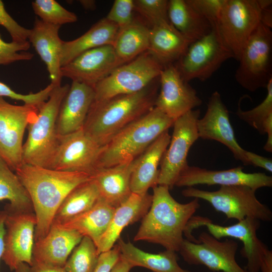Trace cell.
Wrapping results in <instances>:
<instances>
[{"label": "cell", "instance_id": "ee69618b", "mask_svg": "<svg viewBox=\"0 0 272 272\" xmlns=\"http://www.w3.org/2000/svg\"><path fill=\"white\" fill-rule=\"evenodd\" d=\"M120 255V250L117 244H115L110 250L101 253L94 272H110L119 259Z\"/></svg>", "mask_w": 272, "mask_h": 272}, {"label": "cell", "instance_id": "3957f363", "mask_svg": "<svg viewBox=\"0 0 272 272\" xmlns=\"http://www.w3.org/2000/svg\"><path fill=\"white\" fill-rule=\"evenodd\" d=\"M159 78L142 90L93 102L83 129L101 146L155 106Z\"/></svg>", "mask_w": 272, "mask_h": 272}, {"label": "cell", "instance_id": "484cf974", "mask_svg": "<svg viewBox=\"0 0 272 272\" xmlns=\"http://www.w3.org/2000/svg\"><path fill=\"white\" fill-rule=\"evenodd\" d=\"M170 139L168 130L164 132L137 158L130 179L131 192L145 194L158 185V167Z\"/></svg>", "mask_w": 272, "mask_h": 272}, {"label": "cell", "instance_id": "603a6c76", "mask_svg": "<svg viewBox=\"0 0 272 272\" xmlns=\"http://www.w3.org/2000/svg\"><path fill=\"white\" fill-rule=\"evenodd\" d=\"M60 27L36 18L28 40L45 63L50 83L54 86L61 85L62 78L60 57L63 41L59 36Z\"/></svg>", "mask_w": 272, "mask_h": 272}, {"label": "cell", "instance_id": "ac0fdd59", "mask_svg": "<svg viewBox=\"0 0 272 272\" xmlns=\"http://www.w3.org/2000/svg\"><path fill=\"white\" fill-rule=\"evenodd\" d=\"M196 127L199 138L222 144L232 152L236 160L245 165H249L245 154L246 150L236 140L229 111L218 91H215L210 97L206 112L197 120Z\"/></svg>", "mask_w": 272, "mask_h": 272}, {"label": "cell", "instance_id": "1f68e13d", "mask_svg": "<svg viewBox=\"0 0 272 272\" xmlns=\"http://www.w3.org/2000/svg\"><path fill=\"white\" fill-rule=\"evenodd\" d=\"M150 31V27L135 18L119 28L112 46L121 65L148 50Z\"/></svg>", "mask_w": 272, "mask_h": 272}, {"label": "cell", "instance_id": "8d00e7d4", "mask_svg": "<svg viewBox=\"0 0 272 272\" xmlns=\"http://www.w3.org/2000/svg\"><path fill=\"white\" fill-rule=\"evenodd\" d=\"M35 14L43 22L60 26L73 23L78 20L77 15L65 9L55 0H36L32 3Z\"/></svg>", "mask_w": 272, "mask_h": 272}, {"label": "cell", "instance_id": "816d5d0a", "mask_svg": "<svg viewBox=\"0 0 272 272\" xmlns=\"http://www.w3.org/2000/svg\"><path fill=\"white\" fill-rule=\"evenodd\" d=\"M14 272H30V265L26 263H21L14 270Z\"/></svg>", "mask_w": 272, "mask_h": 272}, {"label": "cell", "instance_id": "7402d4cb", "mask_svg": "<svg viewBox=\"0 0 272 272\" xmlns=\"http://www.w3.org/2000/svg\"><path fill=\"white\" fill-rule=\"evenodd\" d=\"M83 236L52 223L47 234L35 241L32 252V261L48 265L63 267Z\"/></svg>", "mask_w": 272, "mask_h": 272}, {"label": "cell", "instance_id": "4dcf8cb0", "mask_svg": "<svg viewBox=\"0 0 272 272\" xmlns=\"http://www.w3.org/2000/svg\"><path fill=\"white\" fill-rule=\"evenodd\" d=\"M168 17L171 24L191 42L208 34L213 26L186 0L168 1Z\"/></svg>", "mask_w": 272, "mask_h": 272}, {"label": "cell", "instance_id": "4fadbf2b", "mask_svg": "<svg viewBox=\"0 0 272 272\" xmlns=\"http://www.w3.org/2000/svg\"><path fill=\"white\" fill-rule=\"evenodd\" d=\"M38 108L10 104L0 97V158L13 171L23 164V139Z\"/></svg>", "mask_w": 272, "mask_h": 272}, {"label": "cell", "instance_id": "d6a6232c", "mask_svg": "<svg viewBox=\"0 0 272 272\" xmlns=\"http://www.w3.org/2000/svg\"><path fill=\"white\" fill-rule=\"evenodd\" d=\"M99 198L97 188L90 178L69 193L57 209L52 223L61 224L86 212Z\"/></svg>", "mask_w": 272, "mask_h": 272}, {"label": "cell", "instance_id": "83f0119b", "mask_svg": "<svg viewBox=\"0 0 272 272\" xmlns=\"http://www.w3.org/2000/svg\"><path fill=\"white\" fill-rule=\"evenodd\" d=\"M119 28L104 18L86 33L71 41L63 42L60 57L61 67L82 53L105 45H113Z\"/></svg>", "mask_w": 272, "mask_h": 272}, {"label": "cell", "instance_id": "bcb514c9", "mask_svg": "<svg viewBox=\"0 0 272 272\" xmlns=\"http://www.w3.org/2000/svg\"><path fill=\"white\" fill-rule=\"evenodd\" d=\"M30 272H66L63 267L46 265L32 261Z\"/></svg>", "mask_w": 272, "mask_h": 272}, {"label": "cell", "instance_id": "74e56055", "mask_svg": "<svg viewBox=\"0 0 272 272\" xmlns=\"http://www.w3.org/2000/svg\"><path fill=\"white\" fill-rule=\"evenodd\" d=\"M134 11L139 13L150 26L163 21H169L167 0H134Z\"/></svg>", "mask_w": 272, "mask_h": 272}, {"label": "cell", "instance_id": "5bb4252c", "mask_svg": "<svg viewBox=\"0 0 272 272\" xmlns=\"http://www.w3.org/2000/svg\"><path fill=\"white\" fill-rule=\"evenodd\" d=\"M197 241L183 240L179 252L187 263L202 265L217 271L248 272L236 260V241L230 239L221 241L206 232L200 234Z\"/></svg>", "mask_w": 272, "mask_h": 272}, {"label": "cell", "instance_id": "f907efd6", "mask_svg": "<svg viewBox=\"0 0 272 272\" xmlns=\"http://www.w3.org/2000/svg\"><path fill=\"white\" fill-rule=\"evenodd\" d=\"M82 7L86 10H93L96 8V2L93 0L79 1Z\"/></svg>", "mask_w": 272, "mask_h": 272}, {"label": "cell", "instance_id": "f1b7e54d", "mask_svg": "<svg viewBox=\"0 0 272 272\" xmlns=\"http://www.w3.org/2000/svg\"><path fill=\"white\" fill-rule=\"evenodd\" d=\"M120 256L133 267L147 268L152 272H192L182 268L178 263L176 252L165 250L157 253L144 251L130 241L117 240Z\"/></svg>", "mask_w": 272, "mask_h": 272}, {"label": "cell", "instance_id": "c3c4849f", "mask_svg": "<svg viewBox=\"0 0 272 272\" xmlns=\"http://www.w3.org/2000/svg\"><path fill=\"white\" fill-rule=\"evenodd\" d=\"M132 267L129 263L121 257L115 264L110 272H129Z\"/></svg>", "mask_w": 272, "mask_h": 272}, {"label": "cell", "instance_id": "44dd1931", "mask_svg": "<svg viewBox=\"0 0 272 272\" xmlns=\"http://www.w3.org/2000/svg\"><path fill=\"white\" fill-rule=\"evenodd\" d=\"M94 96L93 87L72 81L58 112L56 129L58 135L83 129Z\"/></svg>", "mask_w": 272, "mask_h": 272}, {"label": "cell", "instance_id": "f6af8a7d", "mask_svg": "<svg viewBox=\"0 0 272 272\" xmlns=\"http://www.w3.org/2000/svg\"><path fill=\"white\" fill-rule=\"evenodd\" d=\"M245 154L249 165L261 168L269 172H271L272 160L271 158L264 157L246 150Z\"/></svg>", "mask_w": 272, "mask_h": 272}, {"label": "cell", "instance_id": "7a4b0ae2", "mask_svg": "<svg viewBox=\"0 0 272 272\" xmlns=\"http://www.w3.org/2000/svg\"><path fill=\"white\" fill-rule=\"evenodd\" d=\"M153 189L151 206L133 241L157 244L165 250L179 252L186 225L200 208L199 199L181 203L172 197L167 186L158 185Z\"/></svg>", "mask_w": 272, "mask_h": 272}, {"label": "cell", "instance_id": "7dc6e473", "mask_svg": "<svg viewBox=\"0 0 272 272\" xmlns=\"http://www.w3.org/2000/svg\"><path fill=\"white\" fill-rule=\"evenodd\" d=\"M6 213L5 210L0 211V260L4 250V238L5 235V220Z\"/></svg>", "mask_w": 272, "mask_h": 272}, {"label": "cell", "instance_id": "d4e9b609", "mask_svg": "<svg viewBox=\"0 0 272 272\" xmlns=\"http://www.w3.org/2000/svg\"><path fill=\"white\" fill-rule=\"evenodd\" d=\"M137 161V158L111 167L99 168L91 175L101 199L114 208L127 199L132 193L130 179Z\"/></svg>", "mask_w": 272, "mask_h": 272}, {"label": "cell", "instance_id": "681fc988", "mask_svg": "<svg viewBox=\"0 0 272 272\" xmlns=\"http://www.w3.org/2000/svg\"><path fill=\"white\" fill-rule=\"evenodd\" d=\"M260 271L261 272H272V251L270 250L262 259Z\"/></svg>", "mask_w": 272, "mask_h": 272}, {"label": "cell", "instance_id": "d590c367", "mask_svg": "<svg viewBox=\"0 0 272 272\" xmlns=\"http://www.w3.org/2000/svg\"><path fill=\"white\" fill-rule=\"evenodd\" d=\"M99 256L94 242L84 236L72 252L63 267L66 272H94Z\"/></svg>", "mask_w": 272, "mask_h": 272}, {"label": "cell", "instance_id": "d6986e66", "mask_svg": "<svg viewBox=\"0 0 272 272\" xmlns=\"http://www.w3.org/2000/svg\"><path fill=\"white\" fill-rule=\"evenodd\" d=\"M241 166L223 170H211L188 165L180 173L175 186L193 187L196 185H246L256 190L271 187L272 177L264 173H246Z\"/></svg>", "mask_w": 272, "mask_h": 272}, {"label": "cell", "instance_id": "ab89813d", "mask_svg": "<svg viewBox=\"0 0 272 272\" xmlns=\"http://www.w3.org/2000/svg\"><path fill=\"white\" fill-rule=\"evenodd\" d=\"M54 87L53 85L50 84L36 93L22 94L16 92L7 85L0 81V97H7L12 99L21 101L24 104L38 108L48 99Z\"/></svg>", "mask_w": 272, "mask_h": 272}, {"label": "cell", "instance_id": "e0dca14e", "mask_svg": "<svg viewBox=\"0 0 272 272\" xmlns=\"http://www.w3.org/2000/svg\"><path fill=\"white\" fill-rule=\"evenodd\" d=\"M155 106L174 121L202 104L196 90L184 81L174 63L164 66Z\"/></svg>", "mask_w": 272, "mask_h": 272}, {"label": "cell", "instance_id": "836d02e7", "mask_svg": "<svg viewBox=\"0 0 272 272\" xmlns=\"http://www.w3.org/2000/svg\"><path fill=\"white\" fill-rule=\"evenodd\" d=\"M10 203L5 210L16 213H34L32 203L17 175L0 158V201Z\"/></svg>", "mask_w": 272, "mask_h": 272}, {"label": "cell", "instance_id": "30bf717a", "mask_svg": "<svg viewBox=\"0 0 272 272\" xmlns=\"http://www.w3.org/2000/svg\"><path fill=\"white\" fill-rule=\"evenodd\" d=\"M264 10L259 0H225L217 26L223 41L236 60L261 22Z\"/></svg>", "mask_w": 272, "mask_h": 272}, {"label": "cell", "instance_id": "9a60e30c", "mask_svg": "<svg viewBox=\"0 0 272 272\" xmlns=\"http://www.w3.org/2000/svg\"><path fill=\"white\" fill-rule=\"evenodd\" d=\"M102 147L83 129L58 135V144L49 168L84 172L91 176L97 169Z\"/></svg>", "mask_w": 272, "mask_h": 272}, {"label": "cell", "instance_id": "e575fe53", "mask_svg": "<svg viewBox=\"0 0 272 272\" xmlns=\"http://www.w3.org/2000/svg\"><path fill=\"white\" fill-rule=\"evenodd\" d=\"M266 96L257 106L249 110H243L240 106L236 112L241 120L255 129L261 134H267L263 146L265 151L272 152V79L266 86Z\"/></svg>", "mask_w": 272, "mask_h": 272}, {"label": "cell", "instance_id": "7bdbcfd3", "mask_svg": "<svg viewBox=\"0 0 272 272\" xmlns=\"http://www.w3.org/2000/svg\"><path fill=\"white\" fill-rule=\"evenodd\" d=\"M212 25L217 24L225 0H186Z\"/></svg>", "mask_w": 272, "mask_h": 272}, {"label": "cell", "instance_id": "f35d334b", "mask_svg": "<svg viewBox=\"0 0 272 272\" xmlns=\"http://www.w3.org/2000/svg\"><path fill=\"white\" fill-rule=\"evenodd\" d=\"M30 47V43L28 41L21 43L5 42L0 34V65L31 59L34 56L33 54L26 51Z\"/></svg>", "mask_w": 272, "mask_h": 272}, {"label": "cell", "instance_id": "277c9868", "mask_svg": "<svg viewBox=\"0 0 272 272\" xmlns=\"http://www.w3.org/2000/svg\"><path fill=\"white\" fill-rule=\"evenodd\" d=\"M174 121L154 107L124 127L102 147L97 169L134 160L162 133L168 130Z\"/></svg>", "mask_w": 272, "mask_h": 272}, {"label": "cell", "instance_id": "52a82bcc", "mask_svg": "<svg viewBox=\"0 0 272 272\" xmlns=\"http://www.w3.org/2000/svg\"><path fill=\"white\" fill-rule=\"evenodd\" d=\"M254 189L246 185L221 186L216 191H207L194 187L182 190L186 197L201 199L209 202L218 212L228 219L238 221L246 218L269 222L272 212L265 205L257 198Z\"/></svg>", "mask_w": 272, "mask_h": 272}, {"label": "cell", "instance_id": "ba28073f", "mask_svg": "<svg viewBox=\"0 0 272 272\" xmlns=\"http://www.w3.org/2000/svg\"><path fill=\"white\" fill-rule=\"evenodd\" d=\"M271 28L261 22L241 53L235 78L242 88L253 92L266 88L272 79Z\"/></svg>", "mask_w": 272, "mask_h": 272}, {"label": "cell", "instance_id": "60d3db41", "mask_svg": "<svg viewBox=\"0 0 272 272\" xmlns=\"http://www.w3.org/2000/svg\"><path fill=\"white\" fill-rule=\"evenodd\" d=\"M134 11L133 0H115L105 18L121 28L133 20Z\"/></svg>", "mask_w": 272, "mask_h": 272}, {"label": "cell", "instance_id": "f546056e", "mask_svg": "<svg viewBox=\"0 0 272 272\" xmlns=\"http://www.w3.org/2000/svg\"><path fill=\"white\" fill-rule=\"evenodd\" d=\"M115 209L100 198L89 210L60 225L89 237L97 247L109 226Z\"/></svg>", "mask_w": 272, "mask_h": 272}, {"label": "cell", "instance_id": "cb8c5ba5", "mask_svg": "<svg viewBox=\"0 0 272 272\" xmlns=\"http://www.w3.org/2000/svg\"><path fill=\"white\" fill-rule=\"evenodd\" d=\"M152 200V195L148 193L139 194L132 192L127 199L115 208L109 226L97 246L99 254L115 245L124 228L142 219L149 210Z\"/></svg>", "mask_w": 272, "mask_h": 272}, {"label": "cell", "instance_id": "b9f144b4", "mask_svg": "<svg viewBox=\"0 0 272 272\" xmlns=\"http://www.w3.org/2000/svg\"><path fill=\"white\" fill-rule=\"evenodd\" d=\"M0 25L8 31L12 41L21 43L28 41L30 29L19 24L7 12L4 4L1 0H0Z\"/></svg>", "mask_w": 272, "mask_h": 272}, {"label": "cell", "instance_id": "9c48e42d", "mask_svg": "<svg viewBox=\"0 0 272 272\" xmlns=\"http://www.w3.org/2000/svg\"><path fill=\"white\" fill-rule=\"evenodd\" d=\"M234 58L223 41L217 24L201 38L192 42L174 64L187 82L194 79L205 81L226 60Z\"/></svg>", "mask_w": 272, "mask_h": 272}, {"label": "cell", "instance_id": "8992f818", "mask_svg": "<svg viewBox=\"0 0 272 272\" xmlns=\"http://www.w3.org/2000/svg\"><path fill=\"white\" fill-rule=\"evenodd\" d=\"M164 66L148 51L113 70L96 84L94 103L138 92L157 80Z\"/></svg>", "mask_w": 272, "mask_h": 272}, {"label": "cell", "instance_id": "5b68a950", "mask_svg": "<svg viewBox=\"0 0 272 272\" xmlns=\"http://www.w3.org/2000/svg\"><path fill=\"white\" fill-rule=\"evenodd\" d=\"M70 86H54L48 99L38 107L36 117L27 127L28 137L23 146V163L49 168L58 144V112Z\"/></svg>", "mask_w": 272, "mask_h": 272}, {"label": "cell", "instance_id": "ffe728a7", "mask_svg": "<svg viewBox=\"0 0 272 272\" xmlns=\"http://www.w3.org/2000/svg\"><path fill=\"white\" fill-rule=\"evenodd\" d=\"M121 65L112 45L87 50L61 68L62 77L94 87Z\"/></svg>", "mask_w": 272, "mask_h": 272}, {"label": "cell", "instance_id": "4316f807", "mask_svg": "<svg viewBox=\"0 0 272 272\" xmlns=\"http://www.w3.org/2000/svg\"><path fill=\"white\" fill-rule=\"evenodd\" d=\"M190 43L169 21H163L150 26L148 51L163 66L176 62Z\"/></svg>", "mask_w": 272, "mask_h": 272}, {"label": "cell", "instance_id": "8fae6325", "mask_svg": "<svg viewBox=\"0 0 272 272\" xmlns=\"http://www.w3.org/2000/svg\"><path fill=\"white\" fill-rule=\"evenodd\" d=\"M200 110H192L174 120L169 144L161 159L158 185L174 186L188 165L187 157L192 145L199 138L196 122Z\"/></svg>", "mask_w": 272, "mask_h": 272}, {"label": "cell", "instance_id": "6da1fadb", "mask_svg": "<svg viewBox=\"0 0 272 272\" xmlns=\"http://www.w3.org/2000/svg\"><path fill=\"white\" fill-rule=\"evenodd\" d=\"M15 173L27 190L36 218L35 242L48 233L60 204L74 188L89 180L79 172L57 170L23 163Z\"/></svg>", "mask_w": 272, "mask_h": 272}, {"label": "cell", "instance_id": "2e32d148", "mask_svg": "<svg viewBox=\"0 0 272 272\" xmlns=\"http://www.w3.org/2000/svg\"><path fill=\"white\" fill-rule=\"evenodd\" d=\"M2 259L11 270L21 263L31 266L37 221L34 213L7 211Z\"/></svg>", "mask_w": 272, "mask_h": 272}, {"label": "cell", "instance_id": "7c38bea8", "mask_svg": "<svg viewBox=\"0 0 272 272\" xmlns=\"http://www.w3.org/2000/svg\"><path fill=\"white\" fill-rule=\"evenodd\" d=\"M260 225V221L246 218L236 224L223 226L213 223L207 217L192 216L188 221L186 230L189 233L200 226H206L209 233L218 240L223 237H232L243 243L241 255L246 259V269L248 272H259L261 262L269 251L267 246L259 239L256 232Z\"/></svg>", "mask_w": 272, "mask_h": 272}]
</instances>
